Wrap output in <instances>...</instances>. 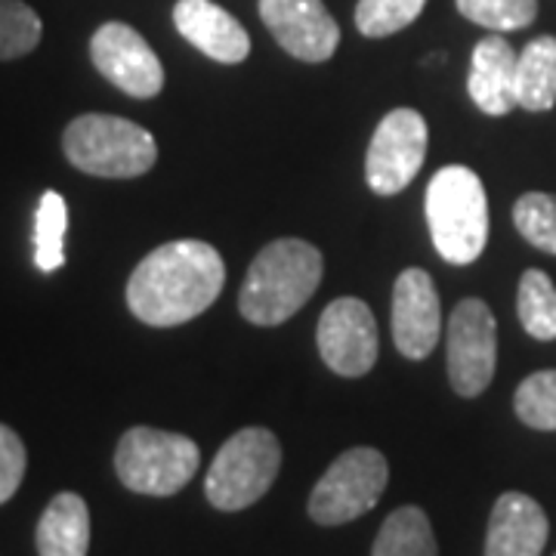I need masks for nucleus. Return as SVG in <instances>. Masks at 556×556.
<instances>
[{
  "label": "nucleus",
  "instance_id": "5701e85b",
  "mask_svg": "<svg viewBox=\"0 0 556 556\" xmlns=\"http://www.w3.org/2000/svg\"><path fill=\"white\" fill-rule=\"evenodd\" d=\"M427 0H358L356 28L365 38H390L424 13Z\"/></svg>",
  "mask_w": 556,
  "mask_h": 556
},
{
  "label": "nucleus",
  "instance_id": "b1692460",
  "mask_svg": "<svg viewBox=\"0 0 556 556\" xmlns=\"http://www.w3.org/2000/svg\"><path fill=\"white\" fill-rule=\"evenodd\" d=\"M517 417L532 430H556V368L522 380L514 396Z\"/></svg>",
  "mask_w": 556,
  "mask_h": 556
},
{
  "label": "nucleus",
  "instance_id": "9b49d317",
  "mask_svg": "<svg viewBox=\"0 0 556 556\" xmlns=\"http://www.w3.org/2000/svg\"><path fill=\"white\" fill-rule=\"evenodd\" d=\"M90 60L102 78L134 100H152L164 87V65L127 22H105L97 28L90 40Z\"/></svg>",
  "mask_w": 556,
  "mask_h": 556
},
{
  "label": "nucleus",
  "instance_id": "6e6552de",
  "mask_svg": "<svg viewBox=\"0 0 556 556\" xmlns=\"http://www.w3.org/2000/svg\"><path fill=\"white\" fill-rule=\"evenodd\" d=\"M445 350H448L445 368L457 396L473 399L485 393L497 365V325L489 303H482L479 298L457 303L448 318Z\"/></svg>",
  "mask_w": 556,
  "mask_h": 556
},
{
  "label": "nucleus",
  "instance_id": "6ab92c4d",
  "mask_svg": "<svg viewBox=\"0 0 556 556\" xmlns=\"http://www.w3.org/2000/svg\"><path fill=\"white\" fill-rule=\"evenodd\" d=\"M371 556H439L430 517L420 507H399L383 519Z\"/></svg>",
  "mask_w": 556,
  "mask_h": 556
},
{
  "label": "nucleus",
  "instance_id": "ddd939ff",
  "mask_svg": "<svg viewBox=\"0 0 556 556\" xmlns=\"http://www.w3.org/2000/svg\"><path fill=\"white\" fill-rule=\"evenodd\" d=\"M442 303L430 273L405 269L393 285V343L405 358L420 362L437 350Z\"/></svg>",
  "mask_w": 556,
  "mask_h": 556
},
{
  "label": "nucleus",
  "instance_id": "20e7f679",
  "mask_svg": "<svg viewBox=\"0 0 556 556\" xmlns=\"http://www.w3.org/2000/svg\"><path fill=\"white\" fill-rule=\"evenodd\" d=\"M62 152L90 177L134 179L155 167L159 142L137 121L90 112L65 127Z\"/></svg>",
  "mask_w": 556,
  "mask_h": 556
},
{
  "label": "nucleus",
  "instance_id": "a211bd4d",
  "mask_svg": "<svg viewBox=\"0 0 556 556\" xmlns=\"http://www.w3.org/2000/svg\"><path fill=\"white\" fill-rule=\"evenodd\" d=\"M517 105L551 112L556 105V38L529 40L517 56Z\"/></svg>",
  "mask_w": 556,
  "mask_h": 556
},
{
  "label": "nucleus",
  "instance_id": "9d476101",
  "mask_svg": "<svg viewBox=\"0 0 556 556\" xmlns=\"http://www.w3.org/2000/svg\"><path fill=\"white\" fill-rule=\"evenodd\" d=\"M316 340L325 365L340 378H362L378 362V321L365 300H331L318 318Z\"/></svg>",
  "mask_w": 556,
  "mask_h": 556
},
{
  "label": "nucleus",
  "instance_id": "f257e3e1",
  "mask_svg": "<svg viewBox=\"0 0 556 556\" xmlns=\"http://www.w3.org/2000/svg\"><path fill=\"white\" fill-rule=\"evenodd\" d=\"M226 285V263L214 244L167 241L139 260L127 281L130 313L152 328H174L207 313Z\"/></svg>",
  "mask_w": 556,
  "mask_h": 556
},
{
  "label": "nucleus",
  "instance_id": "4468645a",
  "mask_svg": "<svg viewBox=\"0 0 556 556\" xmlns=\"http://www.w3.org/2000/svg\"><path fill=\"white\" fill-rule=\"evenodd\" d=\"M174 25L182 38L214 62L239 65L251 53V38L244 25L214 0H177Z\"/></svg>",
  "mask_w": 556,
  "mask_h": 556
},
{
  "label": "nucleus",
  "instance_id": "a878e982",
  "mask_svg": "<svg viewBox=\"0 0 556 556\" xmlns=\"http://www.w3.org/2000/svg\"><path fill=\"white\" fill-rule=\"evenodd\" d=\"M455 3L464 20L492 31H517L532 25L538 16V0H455Z\"/></svg>",
  "mask_w": 556,
  "mask_h": 556
},
{
  "label": "nucleus",
  "instance_id": "f8f14e48",
  "mask_svg": "<svg viewBox=\"0 0 556 556\" xmlns=\"http://www.w3.org/2000/svg\"><path fill=\"white\" fill-rule=\"evenodd\" d=\"M260 20L300 62H328L338 50L340 28L321 0H260Z\"/></svg>",
  "mask_w": 556,
  "mask_h": 556
},
{
  "label": "nucleus",
  "instance_id": "4be33fe9",
  "mask_svg": "<svg viewBox=\"0 0 556 556\" xmlns=\"http://www.w3.org/2000/svg\"><path fill=\"white\" fill-rule=\"evenodd\" d=\"M43 22L22 0H0V60L28 56L40 43Z\"/></svg>",
  "mask_w": 556,
  "mask_h": 556
},
{
  "label": "nucleus",
  "instance_id": "2eb2a0df",
  "mask_svg": "<svg viewBox=\"0 0 556 556\" xmlns=\"http://www.w3.org/2000/svg\"><path fill=\"white\" fill-rule=\"evenodd\" d=\"M547 535L551 522L535 497L504 492L489 517L485 556H541Z\"/></svg>",
  "mask_w": 556,
  "mask_h": 556
},
{
  "label": "nucleus",
  "instance_id": "393cba45",
  "mask_svg": "<svg viewBox=\"0 0 556 556\" xmlns=\"http://www.w3.org/2000/svg\"><path fill=\"white\" fill-rule=\"evenodd\" d=\"M514 223H517L519 236L529 244L556 257V195L526 192L514 204Z\"/></svg>",
  "mask_w": 556,
  "mask_h": 556
},
{
  "label": "nucleus",
  "instance_id": "423d86ee",
  "mask_svg": "<svg viewBox=\"0 0 556 556\" xmlns=\"http://www.w3.org/2000/svg\"><path fill=\"white\" fill-rule=\"evenodd\" d=\"M278 467L281 445L276 433H269L266 427H244L232 439H226L217 457L211 460L204 495L217 510H244L273 489Z\"/></svg>",
  "mask_w": 556,
  "mask_h": 556
},
{
  "label": "nucleus",
  "instance_id": "0eeeda50",
  "mask_svg": "<svg viewBox=\"0 0 556 556\" xmlns=\"http://www.w3.org/2000/svg\"><path fill=\"white\" fill-rule=\"evenodd\" d=\"M390 482V464L378 448H350L325 470L309 495V517L318 526H343L368 514Z\"/></svg>",
  "mask_w": 556,
  "mask_h": 556
},
{
  "label": "nucleus",
  "instance_id": "f03ea898",
  "mask_svg": "<svg viewBox=\"0 0 556 556\" xmlns=\"http://www.w3.org/2000/svg\"><path fill=\"white\" fill-rule=\"evenodd\" d=\"M325 263L316 244L276 239L260 251L241 285L239 309L254 325H281L316 294Z\"/></svg>",
  "mask_w": 556,
  "mask_h": 556
},
{
  "label": "nucleus",
  "instance_id": "7ed1b4c3",
  "mask_svg": "<svg viewBox=\"0 0 556 556\" xmlns=\"http://www.w3.org/2000/svg\"><path fill=\"white\" fill-rule=\"evenodd\" d=\"M427 226L439 257L470 266L489 244V199L477 170L448 164L427 186Z\"/></svg>",
  "mask_w": 556,
  "mask_h": 556
},
{
  "label": "nucleus",
  "instance_id": "bb28decb",
  "mask_svg": "<svg viewBox=\"0 0 556 556\" xmlns=\"http://www.w3.org/2000/svg\"><path fill=\"white\" fill-rule=\"evenodd\" d=\"M25 467H28L25 442H22L16 430L0 424V504H7L10 497L20 492Z\"/></svg>",
  "mask_w": 556,
  "mask_h": 556
},
{
  "label": "nucleus",
  "instance_id": "dca6fc26",
  "mask_svg": "<svg viewBox=\"0 0 556 556\" xmlns=\"http://www.w3.org/2000/svg\"><path fill=\"white\" fill-rule=\"evenodd\" d=\"M517 56L501 35H489L473 47L467 90L479 112L501 118L517 109Z\"/></svg>",
  "mask_w": 556,
  "mask_h": 556
},
{
  "label": "nucleus",
  "instance_id": "1a4fd4ad",
  "mask_svg": "<svg viewBox=\"0 0 556 556\" xmlns=\"http://www.w3.org/2000/svg\"><path fill=\"white\" fill-rule=\"evenodd\" d=\"M427 121L415 109H393L383 115L365 155V179L371 192L390 199L408 189L427 159Z\"/></svg>",
  "mask_w": 556,
  "mask_h": 556
},
{
  "label": "nucleus",
  "instance_id": "412c9836",
  "mask_svg": "<svg viewBox=\"0 0 556 556\" xmlns=\"http://www.w3.org/2000/svg\"><path fill=\"white\" fill-rule=\"evenodd\" d=\"M68 207L60 192H43L35 214V266L40 273H56L65 263Z\"/></svg>",
  "mask_w": 556,
  "mask_h": 556
},
{
  "label": "nucleus",
  "instance_id": "aec40b11",
  "mask_svg": "<svg viewBox=\"0 0 556 556\" xmlns=\"http://www.w3.org/2000/svg\"><path fill=\"white\" fill-rule=\"evenodd\" d=\"M517 313L522 328L535 340H556V285L541 269H526L519 278Z\"/></svg>",
  "mask_w": 556,
  "mask_h": 556
},
{
  "label": "nucleus",
  "instance_id": "39448f33",
  "mask_svg": "<svg viewBox=\"0 0 556 556\" xmlns=\"http://www.w3.org/2000/svg\"><path fill=\"white\" fill-rule=\"evenodd\" d=\"M199 464L201 452L192 439L155 427L127 430L115 452V473L137 495H177L199 473Z\"/></svg>",
  "mask_w": 556,
  "mask_h": 556
},
{
  "label": "nucleus",
  "instance_id": "f3484780",
  "mask_svg": "<svg viewBox=\"0 0 556 556\" xmlns=\"http://www.w3.org/2000/svg\"><path fill=\"white\" fill-rule=\"evenodd\" d=\"M38 556H87L90 551V510L78 492H60L38 519Z\"/></svg>",
  "mask_w": 556,
  "mask_h": 556
}]
</instances>
